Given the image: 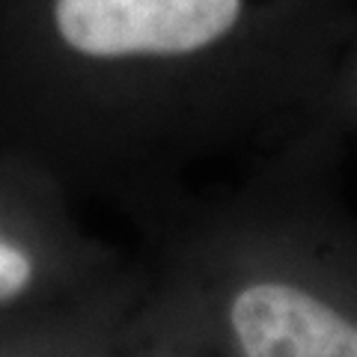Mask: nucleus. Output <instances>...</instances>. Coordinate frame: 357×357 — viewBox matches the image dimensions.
<instances>
[{"label":"nucleus","instance_id":"obj_3","mask_svg":"<svg viewBox=\"0 0 357 357\" xmlns=\"http://www.w3.org/2000/svg\"><path fill=\"white\" fill-rule=\"evenodd\" d=\"M0 232H6V229H3V227H0Z\"/></svg>","mask_w":357,"mask_h":357},{"label":"nucleus","instance_id":"obj_1","mask_svg":"<svg viewBox=\"0 0 357 357\" xmlns=\"http://www.w3.org/2000/svg\"><path fill=\"white\" fill-rule=\"evenodd\" d=\"M158 292L211 357H357V259L253 206L185 238Z\"/></svg>","mask_w":357,"mask_h":357},{"label":"nucleus","instance_id":"obj_4","mask_svg":"<svg viewBox=\"0 0 357 357\" xmlns=\"http://www.w3.org/2000/svg\"><path fill=\"white\" fill-rule=\"evenodd\" d=\"M354 102H357V98H354Z\"/></svg>","mask_w":357,"mask_h":357},{"label":"nucleus","instance_id":"obj_2","mask_svg":"<svg viewBox=\"0 0 357 357\" xmlns=\"http://www.w3.org/2000/svg\"><path fill=\"white\" fill-rule=\"evenodd\" d=\"M244 0H54V30L75 57L191 77L244 21Z\"/></svg>","mask_w":357,"mask_h":357}]
</instances>
